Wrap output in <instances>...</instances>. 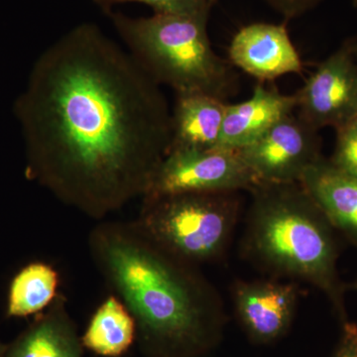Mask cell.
I'll list each match as a JSON object with an SVG mask.
<instances>
[{
    "instance_id": "6da1fadb",
    "label": "cell",
    "mask_w": 357,
    "mask_h": 357,
    "mask_svg": "<svg viewBox=\"0 0 357 357\" xmlns=\"http://www.w3.org/2000/svg\"><path fill=\"white\" fill-rule=\"evenodd\" d=\"M17 112L30 177L93 220L142 198L171 147L161 86L95 23L40 56Z\"/></svg>"
},
{
    "instance_id": "7a4b0ae2",
    "label": "cell",
    "mask_w": 357,
    "mask_h": 357,
    "mask_svg": "<svg viewBox=\"0 0 357 357\" xmlns=\"http://www.w3.org/2000/svg\"><path fill=\"white\" fill-rule=\"evenodd\" d=\"M98 271L136 324L147 357H202L222 340L220 295L196 265L169 252L133 222H107L89 236Z\"/></svg>"
},
{
    "instance_id": "3957f363",
    "label": "cell",
    "mask_w": 357,
    "mask_h": 357,
    "mask_svg": "<svg viewBox=\"0 0 357 357\" xmlns=\"http://www.w3.org/2000/svg\"><path fill=\"white\" fill-rule=\"evenodd\" d=\"M250 192L243 243L246 257L269 273L318 288L340 323L349 319V285L337 271L335 229L309 192L300 182L260 183Z\"/></svg>"
},
{
    "instance_id": "277c9868",
    "label": "cell",
    "mask_w": 357,
    "mask_h": 357,
    "mask_svg": "<svg viewBox=\"0 0 357 357\" xmlns=\"http://www.w3.org/2000/svg\"><path fill=\"white\" fill-rule=\"evenodd\" d=\"M128 52L148 75L176 96L206 95L225 102L237 86L231 64L218 56L208 33L210 16L105 13Z\"/></svg>"
},
{
    "instance_id": "5b68a950",
    "label": "cell",
    "mask_w": 357,
    "mask_h": 357,
    "mask_svg": "<svg viewBox=\"0 0 357 357\" xmlns=\"http://www.w3.org/2000/svg\"><path fill=\"white\" fill-rule=\"evenodd\" d=\"M136 225L155 243L192 264L222 257L241 211L237 192L142 198Z\"/></svg>"
},
{
    "instance_id": "8992f818",
    "label": "cell",
    "mask_w": 357,
    "mask_h": 357,
    "mask_svg": "<svg viewBox=\"0 0 357 357\" xmlns=\"http://www.w3.org/2000/svg\"><path fill=\"white\" fill-rule=\"evenodd\" d=\"M258 184L260 181L238 151L170 150L142 198L185 192H250Z\"/></svg>"
},
{
    "instance_id": "52a82bcc",
    "label": "cell",
    "mask_w": 357,
    "mask_h": 357,
    "mask_svg": "<svg viewBox=\"0 0 357 357\" xmlns=\"http://www.w3.org/2000/svg\"><path fill=\"white\" fill-rule=\"evenodd\" d=\"M298 115L317 130H335L357 116V40H347L295 93Z\"/></svg>"
},
{
    "instance_id": "ba28073f",
    "label": "cell",
    "mask_w": 357,
    "mask_h": 357,
    "mask_svg": "<svg viewBox=\"0 0 357 357\" xmlns=\"http://www.w3.org/2000/svg\"><path fill=\"white\" fill-rule=\"evenodd\" d=\"M321 146L319 130L292 114L238 153L260 183L282 184L300 182L321 158Z\"/></svg>"
},
{
    "instance_id": "9c48e42d",
    "label": "cell",
    "mask_w": 357,
    "mask_h": 357,
    "mask_svg": "<svg viewBox=\"0 0 357 357\" xmlns=\"http://www.w3.org/2000/svg\"><path fill=\"white\" fill-rule=\"evenodd\" d=\"M300 289L295 282L237 281L232 299L237 318L255 344L280 340L292 325Z\"/></svg>"
},
{
    "instance_id": "30bf717a",
    "label": "cell",
    "mask_w": 357,
    "mask_h": 357,
    "mask_svg": "<svg viewBox=\"0 0 357 357\" xmlns=\"http://www.w3.org/2000/svg\"><path fill=\"white\" fill-rule=\"evenodd\" d=\"M230 64L260 82L299 74L303 63L286 24L256 22L234 35L229 48Z\"/></svg>"
},
{
    "instance_id": "8fae6325",
    "label": "cell",
    "mask_w": 357,
    "mask_h": 357,
    "mask_svg": "<svg viewBox=\"0 0 357 357\" xmlns=\"http://www.w3.org/2000/svg\"><path fill=\"white\" fill-rule=\"evenodd\" d=\"M296 107L295 95H283L257 84L248 100L227 103L217 149L238 151L252 144L277 122L294 114Z\"/></svg>"
},
{
    "instance_id": "7c38bea8",
    "label": "cell",
    "mask_w": 357,
    "mask_h": 357,
    "mask_svg": "<svg viewBox=\"0 0 357 357\" xmlns=\"http://www.w3.org/2000/svg\"><path fill=\"white\" fill-rule=\"evenodd\" d=\"M300 183L333 229L357 248V177L321 156L305 171Z\"/></svg>"
},
{
    "instance_id": "4fadbf2b",
    "label": "cell",
    "mask_w": 357,
    "mask_h": 357,
    "mask_svg": "<svg viewBox=\"0 0 357 357\" xmlns=\"http://www.w3.org/2000/svg\"><path fill=\"white\" fill-rule=\"evenodd\" d=\"M82 337L70 318L63 295L16 338L3 357H83Z\"/></svg>"
},
{
    "instance_id": "5bb4252c",
    "label": "cell",
    "mask_w": 357,
    "mask_h": 357,
    "mask_svg": "<svg viewBox=\"0 0 357 357\" xmlns=\"http://www.w3.org/2000/svg\"><path fill=\"white\" fill-rule=\"evenodd\" d=\"M225 107L227 102L211 96H176L171 110L170 150L215 149L222 132Z\"/></svg>"
},
{
    "instance_id": "9a60e30c",
    "label": "cell",
    "mask_w": 357,
    "mask_h": 357,
    "mask_svg": "<svg viewBox=\"0 0 357 357\" xmlns=\"http://www.w3.org/2000/svg\"><path fill=\"white\" fill-rule=\"evenodd\" d=\"M136 340V324L116 296L103 301L82 337L84 349L98 356L119 357Z\"/></svg>"
},
{
    "instance_id": "2e32d148",
    "label": "cell",
    "mask_w": 357,
    "mask_h": 357,
    "mask_svg": "<svg viewBox=\"0 0 357 357\" xmlns=\"http://www.w3.org/2000/svg\"><path fill=\"white\" fill-rule=\"evenodd\" d=\"M57 271L46 263L35 262L14 277L7 298L6 316L25 318L51 306L57 297Z\"/></svg>"
},
{
    "instance_id": "e0dca14e",
    "label": "cell",
    "mask_w": 357,
    "mask_h": 357,
    "mask_svg": "<svg viewBox=\"0 0 357 357\" xmlns=\"http://www.w3.org/2000/svg\"><path fill=\"white\" fill-rule=\"evenodd\" d=\"M103 13L112 10L114 6L124 3L144 4L157 14L177 15L210 16L211 9L218 0H93Z\"/></svg>"
},
{
    "instance_id": "ac0fdd59",
    "label": "cell",
    "mask_w": 357,
    "mask_h": 357,
    "mask_svg": "<svg viewBox=\"0 0 357 357\" xmlns=\"http://www.w3.org/2000/svg\"><path fill=\"white\" fill-rule=\"evenodd\" d=\"M335 131V150L328 160L338 170L357 177V116Z\"/></svg>"
},
{
    "instance_id": "d6986e66",
    "label": "cell",
    "mask_w": 357,
    "mask_h": 357,
    "mask_svg": "<svg viewBox=\"0 0 357 357\" xmlns=\"http://www.w3.org/2000/svg\"><path fill=\"white\" fill-rule=\"evenodd\" d=\"M268 6L280 14L286 21L301 17L316 8L324 0H265Z\"/></svg>"
},
{
    "instance_id": "ffe728a7",
    "label": "cell",
    "mask_w": 357,
    "mask_h": 357,
    "mask_svg": "<svg viewBox=\"0 0 357 357\" xmlns=\"http://www.w3.org/2000/svg\"><path fill=\"white\" fill-rule=\"evenodd\" d=\"M332 357H357V324L342 321V333Z\"/></svg>"
},
{
    "instance_id": "44dd1931",
    "label": "cell",
    "mask_w": 357,
    "mask_h": 357,
    "mask_svg": "<svg viewBox=\"0 0 357 357\" xmlns=\"http://www.w3.org/2000/svg\"><path fill=\"white\" fill-rule=\"evenodd\" d=\"M7 349V344H2L1 342H0V357H3L4 354H6Z\"/></svg>"
},
{
    "instance_id": "7402d4cb",
    "label": "cell",
    "mask_w": 357,
    "mask_h": 357,
    "mask_svg": "<svg viewBox=\"0 0 357 357\" xmlns=\"http://www.w3.org/2000/svg\"><path fill=\"white\" fill-rule=\"evenodd\" d=\"M349 289H351V290L356 291L357 292V278L351 284H349Z\"/></svg>"
},
{
    "instance_id": "603a6c76",
    "label": "cell",
    "mask_w": 357,
    "mask_h": 357,
    "mask_svg": "<svg viewBox=\"0 0 357 357\" xmlns=\"http://www.w3.org/2000/svg\"><path fill=\"white\" fill-rule=\"evenodd\" d=\"M354 6H356V9H357V0H354ZM356 40H357V37H356Z\"/></svg>"
}]
</instances>
